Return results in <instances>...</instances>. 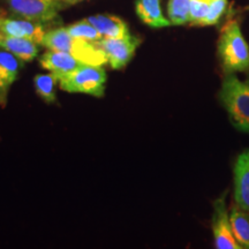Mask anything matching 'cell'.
Instances as JSON below:
<instances>
[{
	"label": "cell",
	"instance_id": "2",
	"mask_svg": "<svg viewBox=\"0 0 249 249\" xmlns=\"http://www.w3.org/2000/svg\"><path fill=\"white\" fill-rule=\"evenodd\" d=\"M217 54L224 74L249 71V45L236 20L227 21L222 28Z\"/></svg>",
	"mask_w": 249,
	"mask_h": 249
},
{
	"label": "cell",
	"instance_id": "15",
	"mask_svg": "<svg viewBox=\"0 0 249 249\" xmlns=\"http://www.w3.org/2000/svg\"><path fill=\"white\" fill-rule=\"evenodd\" d=\"M230 217L235 240L242 249H249V211L233 204Z\"/></svg>",
	"mask_w": 249,
	"mask_h": 249
},
{
	"label": "cell",
	"instance_id": "17",
	"mask_svg": "<svg viewBox=\"0 0 249 249\" xmlns=\"http://www.w3.org/2000/svg\"><path fill=\"white\" fill-rule=\"evenodd\" d=\"M192 0H170L167 5V17L172 26L189 23Z\"/></svg>",
	"mask_w": 249,
	"mask_h": 249
},
{
	"label": "cell",
	"instance_id": "18",
	"mask_svg": "<svg viewBox=\"0 0 249 249\" xmlns=\"http://www.w3.org/2000/svg\"><path fill=\"white\" fill-rule=\"evenodd\" d=\"M66 29L73 37L87 40V42L99 43L103 39V37L101 34L98 33V30L96 29L91 23H89L88 21H87V18L82 21H79V22L71 24V26H67Z\"/></svg>",
	"mask_w": 249,
	"mask_h": 249
},
{
	"label": "cell",
	"instance_id": "19",
	"mask_svg": "<svg viewBox=\"0 0 249 249\" xmlns=\"http://www.w3.org/2000/svg\"><path fill=\"white\" fill-rule=\"evenodd\" d=\"M210 0H192L189 23L191 26L202 27L208 11H209Z\"/></svg>",
	"mask_w": 249,
	"mask_h": 249
},
{
	"label": "cell",
	"instance_id": "3",
	"mask_svg": "<svg viewBox=\"0 0 249 249\" xmlns=\"http://www.w3.org/2000/svg\"><path fill=\"white\" fill-rule=\"evenodd\" d=\"M42 45L48 50L67 52L87 65L103 66L107 64V55L98 43L75 38L68 33L66 27H59L46 31Z\"/></svg>",
	"mask_w": 249,
	"mask_h": 249
},
{
	"label": "cell",
	"instance_id": "14",
	"mask_svg": "<svg viewBox=\"0 0 249 249\" xmlns=\"http://www.w3.org/2000/svg\"><path fill=\"white\" fill-rule=\"evenodd\" d=\"M136 14L143 23L151 28H165L172 26L169 18L164 17L160 0H136Z\"/></svg>",
	"mask_w": 249,
	"mask_h": 249
},
{
	"label": "cell",
	"instance_id": "10",
	"mask_svg": "<svg viewBox=\"0 0 249 249\" xmlns=\"http://www.w3.org/2000/svg\"><path fill=\"white\" fill-rule=\"evenodd\" d=\"M38 61L40 66L53 74L57 81L59 77L66 75L83 65L82 61L67 52L54 50H48L45 53L40 55Z\"/></svg>",
	"mask_w": 249,
	"mask_h": 249
},
{
	"label": "cell",
	"instance_id": "16",
	"mask_svg": "<svg viewBox=\"0 0 249 249\" xmlns=\"http://www.w3.org/2000/svg\"><path fill=\"white\" fill-rule=\"evenodd\" d=\"M57 82V79L52 73L37 74L34 79L37 95L48 104H53L57 102V95H55V83Z\"/></svg>",
	"mask_w": 249,
	"mask_h": 249
},
{
	"label": "cell",
	"instance_id": "21",
	"mask_svg": "<svg viewBox=\"0 0 249 249\" xmlns=\"http://www.w3.org/2000/svg\"><path fill=\"white\" fill-rule=\"evenodd\" d=\"M60 1L64 4L65 7H68V6H73L79 4V2L85 1V0H60Z\"/></svg>",
	"mask_w": 249,
	"mask_h": 249
},
{
	"label": "cell",
	"instance_id": "13",
	"mask_svg": "<svg viewBox=\"0 0 249 249\" xmlns=\"http://www.w3.org/2000/svg\"><path fill=\"white\" fill-rule=\"evenodd\" d=\"M38 45L31 39L8 36L0 33V48L7 50L24 62L33 61L38 55Z\"/></svg>",
	"mask_w": 249,
	"mask_h": 249
},
{
	"label": "cell",
	"instance_id": "9",
	"mask_svg": "<svg viewBox=\"0 0 249 249\" xmlns=\"http://www.w3.org/2000/svg\"><path fill=\"white\" fill-rule=\"evenodd\" d=\"M23 65L24 61L20 58L0 48V107L7 105L9 89L18 80Z\"/></svg>",
	"mask_w": 249,
	"mask_h": 249
},
{
	"label": "cell",
	"instance_id": "12",
	"mask_svg": "<svg viewBox=\"0 0 249 249\" xmlns=\"http://www.w3.org/2000/svg\"><path fill=\"white\" fill-rule=\"evenodd\" d=\"M103 38H121L130 35L129 28L123 18L111 14H97L87 18Z\"/></svg>",
	"mask_w": 249,
	"mask_h": 249
},
{
	"label": "cell",
	"instance_id": "7",
	"mask_svg": "<svg viewBox=\"0 0 249 249\" xmlns=\"http://www.w3.org/2000/svg\"><path fill=\"white\" fill-rule=\"evenodd\" d=\"M142 39L128 35L121 38H103L98 43L107 58L108 65L113 70H121L132 60Z\"/></svg>",
	"mask_w": 249,
	"mask_h": 249
},
{
	"label": "cell",
	"instance_id": "4",
	"mask_svg": "<svg viewBox=\"0 0 249 249\" xmlns=\"http://www.w3.org/2000/svg\"><path fill=\"white\" fill-rule=\"evenodd\" d=\"M107 79V73L103 66L83 64L75 71L59 77L58 83L59 88L64 91L103 97Z\"/></svg>",
	"mask_w": 249,
	"mask_h": 249
},
{
	"label": "cell",
	"instance_id": "5",
	"mask_svg": "<svg viewBox=\"0 0 249 249\" xmlns=\"http://www.w3.org/2000/svg\"><path fill=\"white\" fill-rule=\"evenodd\" d=\"M8 12L15 17L38 23L53 22L61 9L66 8L60 0H4Z\"/></svg>",
	"mask_w": 249,
	"mask_h": 249
},
{
	"label": "cell",
	"instance_id": "8",
	"mask_svg": "<svg viewBox=\"0 0 249 249\" xmlns=\"http://www.w3.org/2000/svg\"><path fill=\"white\" fill-rule=\"evenodd\" d=\"M0 33L8 36L31 39L37 44L42 45L46 29L43 23L15 17L0 8Z\"/></svg>",
	"mask_w": 249,
	"mask_h": 249
},
{
	"label": "cell",
	"instance_id": "20",
	"mask_svg": "<svg viewBox=\"0 0 249 249\" xmlns=\"http://www.w3.org/2000/svg\"><path fill=\"white\" fill-rule=\"evenodd\" d=\"M227 7V0H210L209 11L205 17L202 27L214 26L219 22L220 18L225 13Z\"/></svg>",
	"mask_w": 249,
	"mask_h": 249
},
{
	"label": "cell",
	"instance_id": "1",
	"mask_svg": "<svg viewBox=\"0 0 249 249\" xmlns=\"http://www.w3.org/2000/svg\"><path fill=\"white\" fill-rule=\"evenodd\" d=\"M218 99L232 126L249 134V76L240 80L236 74H224Z\"/></svg>",
	"mask_w": 249,
	"mask_h": 249
},
{
	"label": "cell",
	"instance_id": "6",
	"mask_svg": "<svg viewBox=\"0 0 249 249\" xmlns=\"http://www.w3.org/2000/svg\"><path fill=\"white\" fill-rule=\"evenodd\" d=\"M211 226H213L214 247L217 249H242L233 234L231 217L227 209L225 194L219 196L213 202Z\"/></svg>",
	"mask_w": 249,
	"mask_h": 249
},
{
	"label": "cell",
	"instance_id": "11",
	"mask_svg": "<svg viewBox=\"0 0 249 249\" xmlns=\"http://www.w3.org/2000/svg\"><path fill=\"white\" fill-rule=\"evenodd\" d=\"M233 176L235 204L249 211V149L238 156L233 169Z\"/></svg>",
	"mask_w": 249,
	"mask_h": 249
}]
</instances>
